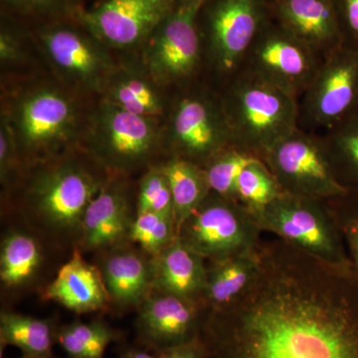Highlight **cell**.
Wrapping results in <instances>:
<instances>
[{
	"label": "cell",
	"instance_id": "f546056e",
	"mask_svg": "<svg viewBox=\"0 0 358 358\" xmlns=\"http://www.w3.org/2000/svg\"><path fill=\"white\" fill-rule=\"evenodd\" d=\"M256 159L258 157L232 145L212 157L204 166L211 192L234 199L240 174Z\"/></svg>",
	"mask_w": 358,
	"mask_h": 358
},
{
	"label": "cell",
	"instance_id": "44dd1931",
	"mask_svg": "<svg viewBox=\"0 0 358 358\" xmlns=\"http://www.w3.org/2000/svg\"><path fill=\"white\" fill-rule=\"evenodd\" d=\"M258 249L227 260L207 262L201 300L207 312L228 307L251 287L258 273Z\"/></svg>",
	"mask_w": 358,
	"mask_h": 358
},
{
	"label": "cell",
	"instance_id": "603a6c76",
	"mask_svg": "<svg viewBox=\"0 0 358 358\" xmlns=\"http://www.w3.org/2000/svg\"><path fill=\"white\" fill-rule=\"evenodd\" d=\"M171 193L176 230L211 192L203 166L190 160L171 157L162 164Z\"/></svg>",
	"mask_w": 358,
	"mask_h": 358
},
{
	"label": "cell",
	"instance_id": "4dcf8cb0",
	"mask_svg": "<svg viewBox=\"0 0 358 358\" xmlns=\"http://www.w3.org/2000/svg\"><path fill=\"white\" fill-rule=\"evenodd\" d=\"M129 237L147 253L157 255L178 237L176 220L162 214H138L131 224Z\"/></svg>",
	"mask_w": 358,
	"mask_h": 358
},
{
	"label": "cell",
	"instance_id": "836d02e7",
	"mask_svg": "<svg viewBox=\"0 0 358 358\" xmlns=\"http://www.w3.org/2000/svg\"><path fill=\"white\" fill-rule=\"evenodd\" d=\"M17 143L13 124L4 115L0 128V176L2 183L6 182L15 166Z\"/></svg>",
	"mask_w": 358,
	"mask_h": 358
},
{
	"label": "cell",
	"instance_id": "f1b7e54d",
	"mask_svg": "<svg viewBox=\"0 0 358 358\" xmlns=\"http://www.w3.org/2000/svg\"><path fill=\"white\" fill-rule=\"evenodd\" d=\"M117 338V334L105 322H75L57 329L56 341L74 358H103L106 348Z\"/></svg>",
	"mask_w": 358,
	"mask_h": 358
},
{
	"label": "cell",
	"instance_id": "60d3db41",
	"mask_svg": "<svg viewBox=\"0 0 358 358\" xmlns=\"http://www.w3.org/2000/svg\"><path fill=\"white\" fill-rule=\"evenodd\" d=\"M21 358H31V357H26V355H23V357H21Z\"/></svg>",
	"mask_w": 358,
	"mask_h": 358
},
{
	"label": "cell",
	"instance_id": "277c9868",
	"mask_svg": "<svg viewBox=\"0 0 358 358\" xmlns=\"http://www.w3.org/2000/svg\"><path fill=\"white\" fill-rule=\"evenodd\" d=\"M261 231L256 219L233 199L210 192L183 221L178 237L206 262H219L258 249Z\"/></svg>",
	"mask_w": 358,
	"mask_h": 358
},
{
	"label": "cell",
	"instance_id": "83f0119b",
	"mask_svg": "<svg viewBox=\"0 0 358 358\" xmlns=\"http://www.w3.org/2000/svg\"><path fill=\"white\" fill-rule=\"evenodd\" d=\"M284 193L265 162L256 159L240 174L234 199L243 205L257 221L264 209Z\"/></svg>",
	"mask_w": 358,
	"mask_h": 358
},
{
	"label": "cell",
	"instance_id": "74e56055",
	"mask_svg": "<svg viewBox=\"0 0 358 358\" xmlns=\"http://www.w3.org/2000/svg\"><path fill=\"white\" fill-rule=\"evenodd\" d=\"M21 56L20 41L7 29H2L0 34V58L2 63L13 62Z\"/></svg>",
	"mask_w": 358,
	"mask_h": 358
},
{
	"label": "cell",
	"instance_id": "ba28073f",
	"mask_svg": "<svg viewBox=\"0 0 358 358\" xmlns=\"http://www.w3.org/2000/svg\"><path fill=\"white\" fill-rule=\"evenodd\" d=\"M203 4H178L145 41L148 73L159 86L185 88L204 73L199 17Z\"/></svg>",
	"mask_w": 358,
	"mask_h": 358
},
{
	"label": "cell",
	"instance_id": "5bb4252c",
	"mask_svg": "<svg viewBox=\"0 0 358 358\" xmlns=\"http://www.w3.org/2000/svg\"><path fill=\"white\" fill-rule=\"evenodd\" d=\"M207 310L200 303L152 289L140 307L138 336L157 352L199 338Z\"/></svg>",
	"mask_w": 358,
	"mask_h": 358
},
{
	"label": "cell",
	"instance_id": "1f68e13d",
	"mask_svg": "<svg viewBox=\"0 0 358 358\" xmlns=\"http://www.w3.org/2000/svg\"><path fill=\"white\" fill-rule=\"evenodd\" d=\"M348 250L350 264L358 275V190L327 200Z\"/></svg>",
	"mask_w": 358,
	"mask_h": 358
},
{
	"label": "cell",
	"instance_id": "3957f363",
	"mask_svg": "<svg viewBox=\"0 0 358 358\" xmlns=\"http://www.w3.org/2000/svg\"><path fill=\"white\" fill-rule=\"evenodd\" d=\"M199 27L204 73L220 89L239 74L250 47L270 17L268 0H209Z\"/></svg>",
	"mask_w": 358,
	"mask_h": 358
},
{
	"label": "cell",
	"instance_id": "cb8c5ba5",
	"mask_svg": "<svg viewBox=\"0 0 358 358\" xmlns=\"http://www.w3.org/2000/svg\"><path fill=\"white\" fill-rule=\"evenodd\" d=\"M57 329L50 320L21 313L2 312L0 315L1 346L13 345L31 358L52 357Z\"/></svg>",
	"mask_w": 358,
	"mask_h": 358
},
{
	"label": "cell",
	"instance_id": "9a60e30c",
	"mask_svg": "<svg viewBox=\"0 0 358 358\" xmlns=\"http://www.w3.org/2000/svg\"><path fill=\"white\" fill-rule=\"evenodd\" d=\"M94 134L103 159L122 169L140 164L159 141L154 120L131 114L107 101L96 115Z\"/></svg>",
	"mask_w": 358,
	"mask_h": 358
},
{
	"label": "cell",
	"instance_id": "8d00e7d4",
	"mask_svg": "<svg viewBox=\"0 0 358 358\" xmlns=\"http://www.w3.org/2000/svg\"><path fill=\"white\" fill-rule=\"evenodd\" d=\"M159 358H207L206 348L201 338L157 352Z\"/></svg>",
	"mask_w": 358,
	"mask_h": 358
},
{
	"label": "cell",
	"instance_id": "52a82bcc",
	"mask_svg": "<svg viewBox=\"0 0 358 358\" xmlns=\"http://www.w3.org/2000/svg\"><path fill=\"white\" fill-rule=\"evenodd\" d=\"M358 115V51L341 47L298 99V129L324 136Z\"/></svg>",
	"mask_w": 358,
	"mask_h": 358
},
{
	"label": "cell",
	"instance_id": "5b68a950",
	"mask_svg": "<svg viewBox=\"0 0 358 358\" xmlns=\"http://www.w3.org/2000/svg\"><path fill=\"white\" fill-rule=\"evenodd\" d=\"M262 232L274 233L296 248L334 264H350L338 224L327 200L284 193L257 218Z\"/></svg>",
	"mask_w": 358,
	"mask_h": 358
},
{
	"label": "cell",
	"instance_id": "7bdbcfd3",
	"mask_svg": "<svg viewBox=\"0 0 358 358\" xmlns=\"http://www.w3.org/2000/svg\"><path fill=\"white\" fill-rule=\"evenodd\" d=\"M69 358H74V357H69Z\"/></svg>",
	"mask_w": 358,
	"mask_h": 358
},
{
	"label": "cell",
	"instance_id": "d6986e66",
	"mask_svg": "<svg viewBox=\"0 0 358 358\" xmlns=\"http://www.w3.org/2000/svg\"><path fill=\"white\" fill-rule=\"evenodd\" d=\"M44 296L78 313L102 310L110 301L102 272L87 263L78 248L47 287Z\"/></svg>",
	"mask_w": 358,
	"mask_h": 358
},
{
	"label": "cell",
	"instance_id": "30bf717a",
	"mask_svg": "<svg viewBox=\"0 0 358 358\" xmlns=\"http://www.w3.org/2000/svg\"><path fill=\"white\" fill-rule=\"evenodd\" d=\"M263 162L288 194L329 200L348 192L334 176L322 136L296 129L271 148Z\"/></svg>",
	"mask_w": 358,
	"mask_h": 358
},
{
	"label": "cell",
	"instance_id": "d4e9b609",
	"mask_svg": "<svg viewBox=\"0 0 358 358\" xmlns=\"http://www.w3.org/2000/svg\"><path fill=\"white\" fill-rule=\"evenodd\" d=\"M105 88V101L126 112L152 120L164 114V98L148 80L138 75L112 76Z\"/></svg>",
	"mask_w": 358,
	"mask_h": 358
},
{
	"label": "cell",
	"instance_id": "4316f807",
	"mask_svg": "<svg viewBox=\"0 0 358 358\" xmlns=\"http://www.w3.org/2000/svg\"><path fill=\"white\" fill-rule=\"evenodd\" d=\"M41 252L32 237L13 233L4 240L0 253V279L8 288L20 286L38 268Z\"/></svg>",
	"mask_w": 358,
	"mask_h": 358
},
{
	"label": "cell",
	"instance_id": "f35d334b",
	"mask_svg": "<svg viewBox=\"0 0 358 358\" xmlns=\"http://www.w3.org/2000/svg\"><path fill=\"white\" fill-rule=\"evenodd\" d=\"M120 358H159L157 355H150V352L141 350H129L122 352Z\"/></svg>",
	"mask_w": 358,
	"mask_h": 358
},
{
	"label": "cell",
	"instance_id": "e0dca14e",
	"mask_svg": "<svg viewBox=\"0 0 358 358\" xmlns=\"http://www.w3.org/2000/svg\"><path fill=\"white\" fill-rule=\"evenodd\" d=\"M270 16L324 59L343 47L334 0H271Z\"/></svg>",
	"mask_w": 358,
	"mask_h": 358
},
{
	"label": "cell",
	"instance_id": "7a4b0ae2",
	"mask_svg": "<svg viewBox=\"0 0 358 358\" xmlns=\"http://www.w3.org/2000/svg\"><path fill=\"white\" fill-rule=\"evenodd\" d=\"M218 90L232 147L263 160L298 129V101L274 85L240 72Z\"/></svg>",
	"mask_w": 358,
	"mask_h": 358
},
{
	"label": "cell",
	"instance_id": "ac0fdd59",
	"mask_svg": "<svg viewBox=\"0 0 358 358\" xmlns=\"http://www.w3.org/2000/svg\"><path fill=\"white\" fill-rule=\"evenodd\" d=\"M206 265L203 257L176 237L150 260L152 289L202 305Z\"/></svg>",
	"mask_w": 358,
	"mask_h": 358
},
{
	"label": "cell",
	"instance_id": "d590c367",
	"mask_svg": "<svg viewBox=\"0 0 358 358\" xmlns=\"http://www.w3.org/2000/svg\"><path fill=\"white\" fill-rule=\"evenodd\" d=\"M13 8L29 13L75 14L76 7L70 0H2Z\"/></svg>",
	"mask_w": 358,
	"mask_h": 358
},
{
	"label": "cell",
	"instance_id": "ffe728a7",
	"mask_svg": "<svg viewBox=\"0 0 358 358\" xmlns=\"http://www.w3.org/2000/svg\"><path fill=\"white\" fill-rule=\"evenodd\" d=\"M127 199L115 188H105L85 212L81 233L84 246L103 250L121 243L131 228Z\"/></svg>",
	"mask_w": 358,
	"mask_h": 358
},
{
	"label": "cell",
	"instance_id": "2e32d148",
	"mask_svg": "<svg viewBox=\"0 0 358 358\" xmlns=\"http://www.w3.org/2000/svg\"><path fill=\"white\" fill-rule=\"evenodd\" d=\"M40 38L52 62L65 76L87 88H105L113 64L100 44L62 25L45 28Z\"/></svg>",
	"mask_w": 358,
	"mask_h": 358
},
{
	"label": "cell",
	"instance_id": "e575fe53",
	"mask_svg": "<svg viewBox=\"0 0 358 358\" xmlns=\"http://www.w3.org/2000/svg\"><path fill=\"white\" fill-rule=\"evenodd\" d=\"M343 36V46L358 51V0H334Z\"/></svg>",
	"mask_w": 358,
	"mask_h": 358
},
{
	"label": "cell",
	"instance_id": "7402d4cb",
	"mask_svg": "<svg viewBox=\"0 0 358 358\" xmlns=\"http://www.w3.org/2000/svg\"><path fill=\"white\" fill-rule=\"evenodd\" d=\"M102 275L110 300L122 307H141L152 293L150 263L131 251H117L103 263Z\"/></svg>",
	"mask_w": 358,
	"mask_h": 358
},
{
	"label": "cell",
	"instance_id": "ab89813d",
	"mask_svg": "<svg viewBox=\"0 0 358 358\" xmlns=\"http://www.w3.org/2000/svg\"><path fill=\"white\" fill-rule=\"evenodd\" d=\"M209 0H178V4H204Z\"/></svg>",
	"mask_w": 358,
	"mask_h": 358
},
{
	"label": "cell",
	"instance_id": "4fadbf2b",
	"mask_svg": "<svg viewBox=\"0 0 358 358\" xmlns=\"http://www.w3.org/2000/svg\"><path fill=\"white\" fill-rule=\"evenodd\" d=\"M76 122V109L70 99L58 90L44 88L23 99L13 128L26 150L44 152L69 140Z\"/></svg>",
	"mask_w": 358,
	"mask_h": 358
},
{
	"label": "cell",
	"instance_id": "8fae6325",
	"mask_svg": "<svg viewBox=\"0 0 358 358\" xmlns=\"http://www.w3.org/2000/svg\"><path fill=\"white\" fill-rule=\"evenodd\" d=\"M176 6L178 0H106L74 15L99 42L124 49L147 41Z\"/></svg>",
	"mask_w": 358,
	"mask_h": 358
},
{
	"label": "cell",
	"instance_id": "7c38bea8",
	"mask_svg": "<svg viewBox=\"0 0 358 358\" xmlns=\"http://www.w3.org/2000/svg\"><path fill=\"white\" fill-rule=\"evenodd\" d=\"M99 183L81 167L64 164L47 171L33 185L32 210L55 231H81L85 212L98 195Z\"/></svg>",
	"mask_w": 358,
	"mask_h": 358
},
{
	"label": "cell",
	"instance_id": "d6a6232c",
	"mask_svg": "<svg viewBox=\"0 0 358 358\" xmlns=\"http://www.w3.org/2000/svg\"><path fill=\"white\" fill-rule=\"evenodd\" d=\"M157 213L174 218L173 193L162 167L150 171L141 183L138 214Z\"/></svg>",
	"mask_w": 358,
	"mask_h": 358
},
{
	"label": "cell",
	"instance_id": "6da1fadb",
	"mask_svg": "<svg viewBox=\"0 0 358 358\" xmlns=\"http://www.w3.org/2000/svg\"><path fill=\"white\" fill-rule=\"evenodd\" d=\"M255 281L207 312V358H358V275L284 240L262 241Z\"/></svg>",
	"mask_w": 358,
	"mask_h": 358
},
{
	"label": "cell",
	"instance_id": "8992f818",
	"mask_svg": "<svg viewBox=\"0 0 358 358\" xmlns=\"http://www.w3.org/2000/svg\"><path fill=\"white\" fill-rule=\"evenodd\" d=\"M169 122L171 157L205 164L231 147L230 134L219 90L199 82L181 88Z\"/></svg>",
	"mask_w": 358,
	"mask_h": 358
},
{
	"label": "cell",
	"instance_id": "9c48e42d",
	"mask_svg": "<svg viewBox=\"0 0 358 358\" xmlns=\"http://www.w3.org/2000/svg\"><path fill=\"white\" fill-rule=\"evenodd\" d=\"M324 60L270 16L250 47L240 72L274 85L298 101Z\"/></svg>",
	"mask_w": 358,
	"mask_h": 358
},
{
	"label": "cell",
	"instance_id": "b9f144b4",
	"mask_svg": "<svg viewBox=\"0 0 358 358\" xmlns=\"http://www.w3.org/2000/svg\"><path fill=\"white\" fill-rule=\"evenodd\" d=\"M43 358H51V357H43Z\"/></svg>",
	"mask_w": 358,
	"mask_h": 358
},
{
	"label": "cell",
	"instance_id": "484cf974",
	"mask_svg": "<svg viewBox=\"0 0 358 358\" xmlns=\"http://www.w3.org/2000/svg\"><path fill=\"white\" fill-rule=\"evenodd\" d=\"M322 138L339 185L346 192L358 190V115Z\"/></svg>",
	"mask_w": 358,
	"mask_h": 358
}]
</instances>
